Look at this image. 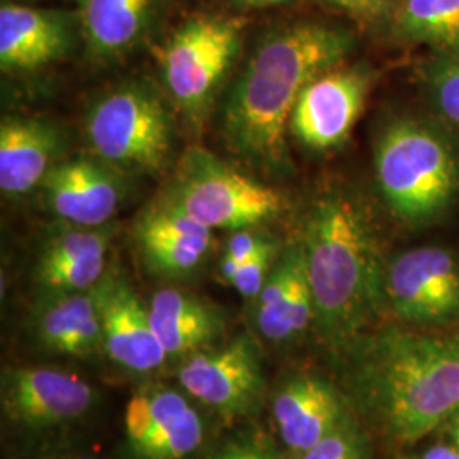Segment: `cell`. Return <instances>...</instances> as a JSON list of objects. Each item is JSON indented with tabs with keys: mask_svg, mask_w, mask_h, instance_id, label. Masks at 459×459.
<instances>
[{
	"mask_svg": "<svg viewBox=\"0 0 459 459\" xmlns=\"http://www.w3.org/2000/svg\"><path fill=\"white\" fill-rule=\"evenodd\" d=\"M352 403L388 441L413 444L459 411V332L388 327L349 345Z\"/></svg>",
	"mask_w": 459,
	"mask_h": 459,
	"instance_id": "cell-1",
	"label": "cell"
},
{
	"mask_svg": "<svg viewBox=\"0 0 459 459\" xmlns=\"http://www.w3.org/2000/svg\"><path fill=\"white\" fill-rule=\"evenodd\" d=\"M352 49V34L324 22H298L269 34L230 92L223 111L230 148L248 162L281 167L301 92Z\"/></svg>",
	"mask_w": 459,
	"mask_h": 459,
	"instance_id": "cell-2",
	"label": "cell"
},
{
	"mask_svg": "<svg viewBox=\"0 0 459 459\" xmlns=\"http://www.w3.org/2000/svg\"><path fill=\"white\" fill-rule=\"evenodd\" d=\"M299 240L312 286L315 324L328 344L345 351L386 307V263L371 218L352 193L330 189L313 203Z\"/></svg>",
	"mask_w": 459,
	"mask_h": 459,
	"instance_id": "cell-3",
	"label": "cell"
},
{
	"mask_svg": "<svg viewBox=\"0 0 459 459\" xmlns=\"http://www.w3.org/2000/svg\"><path fill=\"white\" fill-rule=\"evenodd\" d=\"M375 179L405 227L441 223L459 204V132L434 115L394 117L377 136Z\"/></svg>",
	"mask_w": 459,
	"mask_h": 459,
	"instance_id": "cell-4",
	"label": "cell"
},
{
	"mask_svg": "<svg viewBox=\"0 0 459 459\" xmlns=\"http://www.w3.org/2000/svg\"><path fill=\"white\" fill-rule=\"evenodd\" d=\"M164 199L210 230L252 229L282 213L284 199L210 152L193 148L179 165Z\"/></svg>",
	"mask_w": 459,
	"mask_h": 459,
	"instance_id": "cell-5",
	"label": "cell"
},
{
	"mask_svg": "<svg viewBox=\"0 0 459 459\" xmlns=\"http://www.w3.org/2000/svg\"><path fill=\"white\" fill-rule=\"evenodd\" d=\"M85 136L104 164L155 174L167 164L172 123L155 91L130 83L94 104L85 121Z\"/></svg>",
	"mask_w": 459,
	"mask_h": 459,
	"instance_id": "cell-6",
	"label": "cell"
},
{
	"mask_svg": "<svg viewBox=\"0 0 459 459\" xmlns=\"http://www.w3.org/2000/svg\"><path fill=\"white\" fill-rule=\"evenodd\" d=\"M244 17L199 16L157 49L162 79L178 108L199 123L240 47Z\"/></svg>",
	"mask_w": 459,
	"mask_h": 459,
	"instance_id": "cell-7",
	"label": "cell"
},
{
	"mask_svg": "<svg viewBox=\"0 0 459 459\" xmlns=\"http://www.w3.org/2000/svg\"><path fill=\"white\" fill-rule=\"evenodd\" d=\"M385 303L400 322L443 327L459 320V261L446 247H413L385 267Z\"/></svg>",
	"mask_w": 459,
	"mask_h": 459,
	"instance_id": "cell-8",
	"label": "cell"
},
{
	"mask_svg": "<svg viewBox=\"0 0 459 459\" xmlns=\"http://www.w3.org/2000/svg\"><path fill=\"white\" fill-rule=\"evenodd\" d=\"M178 379L186 394L223 415L255 411L264 390L263 364L252 337L240 335L220 349L182 362Z\"/></svg>",
	"mask_w": 459,
	"mask_h": 459,
	"instance_id": "cell-9",
	"label": "cell"
},
{
	"mask_svg": "<svg viewBox=\"0 0 459 459\" xmlns=\"http://www.w3.org/2000/svg\"><path fill=\"white\" fill-rule=\"evenodd\" d=\"M373 75L366 66H335L318 75L296 102L291 133L313 150L342 145L364 109Z\"/></svg>",
	"mask_w": 459,
	"mask_h": 459,
	"instance_id": "cell-10",
	"label": "cell"
},
{
	"mask_svg": "<svg viewBox=\"0 0 459 459\" xmlns=\"http://www.w3.org/2000/svg\"><path fill=\"white\" fill-rule=\"evenodd\" d=\"M2 411L17 426L49 429L79 420L96 403L82 377L53 368L19 366L2 373Z\"/></svg>",
	"mask_w": 459,
	"mask_h": 459,
	"instance_id": "cell-11",
	"label": "cell"
},
{
	"mask_svg": "<svg viewBox=\"0 0 459 459\" xmlns=\"http://www.w3.org/2000/svg\"><path fill=\"white\" fill-rule=\"evenodd\" d=\"M125 432L138 459H184L203 444L204 424L184 394L150 386L130 398Z\"/></svg>",
	"mask_w": 459,
	"mask_h": 459,
	"instance_id": "cell-12",
	"label": "cell"
},
{
	"mask_svg": "<svg viewBox=\"0 0 459 459\" xmlns=\"http://www.w3.org/2000/svg\"><path fill=\"white\" fill-rule=\"evenodd\" d=\"M102 315V351L109 359L133 373L159 369L169 358L159 341L148 307L125 279L115 274L99 282Z\"/></svg>",
	"mask_w": 459,
	"mask_h": 459,
	"instance_id": "cell-13",
	"label": "cell"
},
{
	"mask_svg": "<svg viewBox=\"0 0 459 459\" xmlns=\"http://www.w3.org/2000/svg\"><path fill=\"white\" fill-rule=\"evenodd\" d=\"M273 419L282 444L299 456L352 415L344 394L330 381L299 375L286 379L274 394Z\"/></svg>",
	"mask_w": 459,
	"mask_h": 459,
	"instance_id": "cell-14",
	"label": "cell"
},
{
	"mask_svg": "<svg viewBox=\"0 0 459 459\" xmlns=\"http://www.w3.org/2000/svg\"><path fill=\"white\" fill-rule=\"evenodd\" d=\"M134 238L148 269L167 278L196 271L213 244L212 230L164 197L140 214Z\"/></svg>",
	"mask_w": 459,
	"mask_h": 459,
	"instance_id": "cell-15",
	"label": "cell"
},
{
	"mask_svg": "<svg viewBox=\"0 0 459 459\" xmlns=\"http://www.w3.org/2000/svg\"><path fill=\"white\" fill-rule=\"evenodd\" d=\"M111 169L99 159L58 162L41 184L51 212L75 227H104L123 199L121 181Z\"/></svg>",
	"mask_w": 459,
	"mask_h": 459,
	"instance_id": "cell-16",
	"label": "cell"
},
{
	"mask_svg": "<svg viewBox=\"0 0 459 459\" xmlns=\"http://www.w3.org/2000/svg\"><path fill=\"white\" fill-rule=\"evenodd\" d=\"M255 327L271 342H286L315 322L312 286L301 240L281 250L255 298Z\"/></svg>",
	"mask_w": 459,
	"mask_h": 459,
	"instance_id": "cell-17",
	"label": "cell"
},
{
	"mask_svg": "<svg viewBox=\"0 0 459 459\" xmlns=\"http://www.w3.org/2000/svg\"><path fill=\"white\" fill-rule=\"evenodd\" d=\"M72 30L65 14L13 2L0 7V66L4 72H30L65 56Z\"/></svg>",
	"mask_w": 459,
	"mask_h": 459,
	"instance_id": "cell-18",
	"label": "cell"
},
{
	"mask_svg": "<svg viewBox=\"0 0 459 459\" xmlns=\"http://www.w3.org/2000/svg\"><path fill=\"white\" fill-rule=\"evenodd\" d=\"M58 128L41 119H7L0 128V187L24 195L43 184L62 153Z\"/></svg>",
	"mask_w": 459,
	"mask_h": 459,
	"instance_id": "cell-19",
	"label": "cell"
},
{
	"mask_svg": "<svg viewBox=\"0 0 459 459\" xmlns=\"http://www.w3.org/2000/svg\"><path fill=\"white\" fill-rule=\"evenodd\" d=\"M148 312L170 358H189L206 351L227 328L223 313L212 303L176 288H165L152 296Z\"/></svg>",
	"mask_w": 459,
	"mask_h": 459,
	"instance_id": "cell-20",
	"label": "cell"
},
{
	"mask_svg": "<svg viewBox=\"0 0 459 459\" xmlns=\"http://www.w3.org/2000/svg\"><path fill=\"white\" fill-rule=\"evenodd\" d=\"M36 337L45 349L72 358H89L102 349V315L98 286L48 295L34 318Z\"/></svg>",
	"mask_w": 459,
	"mask_h": 459,
	"instance_id": "cell-21",
	"label": "cell"
},
{
	"mask_svg": "<svg viewBox=\"0 0 459 459\" xmlns=\"http://www.w3.org/2000/svg\"><path fill=\"white\" fill-rule=\"evenodd\" d=\"M153 0H82L81 26L89 49L113 58L132 48L145 34Z\"/></svg>",
	"mask_w": 459,
	"mask_h": 459,
	"instance_id": "cell-22",
	"label": "cell"
},
{
	"mask_svg": "<svg viewBox=\"0 0 459 459\" xmlns=\"http://www.w3.org/2000/svg\"><path fill=\"white\" fill-rule=\"evenodd\" d=\"M396 30L411 43L436 51L459 45V0H402Z\"/></svg>",
	"mask_w": 459,
	"mask_h": 459,
	"instance_id": "cell-23",
	"label": "cell"
},
{
	"mask_svg": "<svg viewBox=\"0 0 459 459\" xmlns=\"http://www.w3.org/2000/svg\"><path fill=\"white\" fill-rule=\"evenodd\" d=\"M420 82L432 115L459 132V45L436 51L422 66Z\"/></svg>",
	"mask_w": 459,
	"mask_h": 459,
	"instance_id": "cell-24",
	"label": "cell"
},
{
	"mask_svg": "<svg viewBox=\"0 0 459 459\" xmlns=\"http://www.w3.org/2000/svg\"><path fill=\"white\" fill-rule=\"evenodd\" d=\"M298 459H369V447L361 429L351 419Z\"/></svg>",
	"mask_w": 459,
	"mask_h": 459,
	"instance_id": "cell-25",
	"label": "cell"
},
{
	"mask_svg": "<svg viewBox=\"0 0 459 459\" xmlns=\"http://www.w3.org/2000/svg\"><path fill=\"white\" fill-rule=\"evenodd\" d=\"M279 254L281 252L278 244L274 240H269L252 259L240 265L238 273L230 284L244 298L255 299L278 261Z\"/></svg>",
	"mask_w": 459,
	"mask_h": 459,
	"instance_id": "cell-26",
	"label": "cell"
},
{
	"mask_svg": "<svg viewBox=\"0 0 459 459\" xmlns=\"http://www.w3.org/2000/svg\"><path fill=\"white\" fill-rule=\"evenodd\" d=\"M210 459H282L271 439L264 436H244L221 444Z\"/></svg>",
	"mask_w": 459,
	"mask_h": 459,
	"instance_id": "cell-27",
	"label": "cell"
},
{
	"mask_svg": "<svg viewBox=\"0 0 459 459\" xmlns=\"http://www.w3.org/2000/svg\"><path fill=\"white\" fill-rule=\"evenodd\" d=\"M269 240H271V238H267L265 235L255 231V230H237V231H233V235L230 237L229 246H227V250H225V255H229V257L238 261L240 264L247 263V261L252 259Z\"/></svg>",
	"mask_w": 459,
	"mask_h": 459,
	"instance_id": "cell-28",
	"label": "cell"
},
{
	"mask_svg": "<svg viewBox=\"0 0 459 459\" xmlns=\"http://www.w3.org/2000/svg\"><path fill=\"white\" fill-rule=\"evenodd\" d=\"M337 9L358 17H375L381 14L386 0H322Z\"/></svg>",
	"mask_w": 459,
	"mask_h": 459,
	"instance_id": "cell-29",
	"label": "cell"
},
{
	"mask_svg": "<svg viewBox=\"0 0 459 459\" xmlns=\"http://www.w3.org/2000/svg\"><path fill=\"white\" fill-rule=\"evenodd\" d=\"M420 459H459V449L449 446H434Z\"/></svg>",
	"mask_w": 459,
	"mask_h": 459,
	"instance_id": "cell-30",
	"label": "cell"
},
{
	"mask_svg": "<svg viewBox=\"0 0 459 459\" xmlns=\"http://www.w3.org/2000/svg\"><path fill=\"white\" fill-rule=\"evenodd\" d=\"M279 2H284V0H235V4L242 7H264V5H273Z\"/></svg>",
	"mask_w": 459,
	"mask_h": 459,
	"instance_id": "cell-31",
	"label": "cell"
},
{
	"mask_svg": "<svg viewBox=\"0 0 459 459\" xmlns=\"http://www.w3.org/2000/svg\"><path fill=\"white\" fill-rule=\"evenodd\" d=\"M451 434H453L455 444H456V447L459 449V411L456 413V420H455V424H453V430H451Z\"/></svg>",
	"mask_w": 459,
	"mask_h": 459,
	"instance_id": "cell-32",
	"label": "cell"
},
{
	"mask_svg": "<svg viewBox=\"0 0 459 459\" xmlns=\"http://www.w3.org/2000/svg\"><path fill=\"white\" fill-rule=\"evenodd\" d=\"M49 459H96V458H92V456H87V455H68V456H58V458H49Z\"/></svg>",
	"mask_w": 459,
	"mask_h": 459,
	"instance_id": "cell-33",
	"label": "cell"
}]
</instances>
